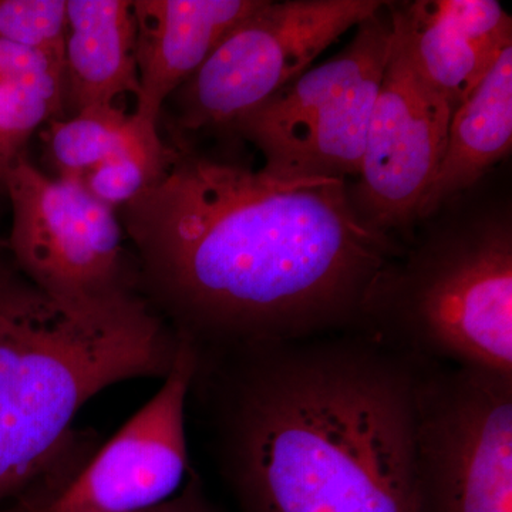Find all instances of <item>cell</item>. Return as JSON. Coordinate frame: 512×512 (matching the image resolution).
I'll list each match as a JSON object with an SVG mask.
<instances>
[{
    "instance_id": "9c48e42d",
    "label": "cell",
    "mask_w": 512,
    "mask_h": 512,
    "mask_svg": "<svg viewBox=\"0 0 512 512\" xmlns=\"http://www.w3.org/2000/svg\"><path fill=\"white\" fill-rule=\"evenodd\" d=\"M453 110L421 79L393 28L350 204L359 220L380 234L409 242L417 212L447 146Z\"/></svg>"
},
{
    "instance_id": "277c9868",
    "label": "cell",
    "mask_w": 512,
    "mask_h": 512,
    "mask_svg": "<svg viewBox=\"0 0 512 512\" xmlns=\"http://www.w3.org/2000/svg\"><path fill=\"white\" fill-rule=\"evenodd\" d=\"M355 332L423 362L512 376V202L484 181L417 222Z\"/></svg>"
},
{
    "instance_id": "5bb4252c",
    "label": "cell",
    "mask_w": 512,
    "mask_h": 512,
    "mask_svg": "<svg viewBox=\"0 0 512 512\" xmlns=\"http://www.w3.org/2000/svg\"><path fill=\"white\" fill-rule=\"evenodd\" d=\"M512 148V45L453 113L446 150L417 222L483 183Z\"/></svg>"
},
{
    "instance_id": "8992f818",
    "label": "cell",
    "mask_w": 512,
    "mask_h": 512,
    "mask_svg": "<svg viewBox=\"0 0 512 512\" xmlns=\"http://www.w3.org/2000/svg\"><path fill=\"white\" fill-rule=\"evenodd\" d=\"M387 3L264 0L165 101L171 138L187 141L201 131L228 133L241 117L312 67L340 37Z\"/></svg>"
},
{
    "instance_id": "d6986e66",
    "label": "cell",
    "mask_w": 512,
    "mask_h": 512,
    "mask_svg": "<svg viewBox=\"0 0 512 512\" xmlns=\"http://www.w3.org/2000/svg\"><path fill=\"white\" fill-rule=\"evenodd\" d=\"M0 82L32 87L64 106L63 62L47 53L0 39Z\"/></svg>"
},
{
    "instance_id": "e0dca14e",
    "label": "cell",
    "mask_w": 512,
    "mask_h": 512,
    "mask_svg": "<svg viewBox=\"0 0 512 512\" xmlns=\"http://www.w3.org/2000/svg\"><path fill=\"white\" fill-rule=\"evenodd\" d=\"M67 0H0V39L62 60Z\"/></svg>"
},
{
    "instance_id": "3957f363",
    "label": "cell",
    "mask_w": 512,
    "mask_h": 512,
    "mask_svg": "<svg viewBox=\"0 0 512 512\" xmlns=\"http://www.w3.org/2000/svg\"><path fill=\"white\" fill-rule=\"evenodd\" d=\"M178 343L140 293L70 308L13 271L0 285V503L45 470L84 404L167 376Z\"/></svg>"
},
{
    "instance_id": "6da1fadb",
    "label": "cell",
    "mask_w": 512,
    "mask_h": 512,
    "mask_svg": "<svg viewBox=\"0 0 512 512\" xmlns=\"http://www.w3.org/2000/svg\"><path fill=\"white\" fill-rule=\"evenodd\" d=\"M160 180L121 208L138 292L198 348L353 332L396 238L357 217L348 184L279 183L170 143Z\"/></svg>"
},
{
    "instance_id": "8fae6325",
    "label": "cell",
    "mask_w": 512,
    "mask_h": 512,
    "mask_svg": "<svg viewBox=\"0 0 512 512\" xmlns=\"http://www.w3.org/2000/svg\"><path fill=\"white\" fill-rule=\"evenodd\" d=\"M389 10L414 69L453 113L512 45V19L497 0L390 2Z\"/></svg>"
},
{
    "instance_id": "9a60e30c",
    "label": "cell",
    "mask_w": 512,
    "mask_h": 512,
    "mask_svg": "<svg viewBox=\"0 0 512 512\" xmlns=\"http://www.w3.org/2000/svg\"><path fill=\"white\" fill-rule=\"evenodd\" d=\"M43 140L55 177L79 181L109 158L156 143L161 137L158 127L144 124L113 104L50 121Z\"/></svg>"
},
{
    "instance_id": "ac0fdd59",
    "label": "cell",
    "mask_w": 512,
    "mask_h": 512,
    "mask_svg": "<svg viewBox=\"0 0 512 512\" xmlns=\"http://www.w3.org/2000/svg\"><path fill=\"white\" fill-rule=\"evenodd\" d=\"M64 106L40 90L0 82V151L10 161L25 153L30 138L50 121L64 119Z\"/></svg>"
},
{
    "instance_id": "30bf717a",
    "label": "cell",
    "mask_w": 512,
    "mask_h": 512,
    "mask_svg": "<svg viewBox=\"0 0 512 512\" xmlns=\"http://www.w3.org/2000/svg\"><path fill=\"white\" fill-rule=\"evenodd\" d=\"M197 363V346L180 338L173 367L156 396L79 476L29 511L140 512L173 498L188 470L185 402Z\"/></svg>"
},
{
    "instance_id": "4fadbf2b",
    "label": "cell",
    "mask_w": 512,
    "mask_h": 512,
    "mask_svg": "<svg viewBox=\"0 0 512 512\" xmlns=\"http://www.w3.org/2000/svg\"><path fill=\"white\" fill-rule=\"evenodd\" d=\"M137 23L128 0H67L64 109L70 116L137 97Z\"/></svg>"
},
{
    "instance_id": "7a4b0ae2",
    "label": "cell",
    "mask_w": 512,
    "mask_h": 512,
    "mask_svg": "<svg viewBox=\"0 0 512 512\" xmlns=\"http://www.w3.org/2000/svg\"><path fill=\"white\" fill-rule=\"evenodd\" d=\"M197 350L239 512H423L412 356L359 332Z\"/></svg>"
},
{
    "instance_id": "44dd1931",
    "label": "cell",
    "mask_w": 512,
    "mask_h": 512,
    "mask_svg": "<svg viewBox=\"0 0 512 512\" xmlns=\"http://www.w3.org/2000/svg\"><path fill=\"white\" fill-rule=\"evenodd\" d=\"M6 251H8V245H6V241L0 239V284H2V282L8 278L10 272H12V269L8 268V265L5 264V259H3Z\"/></svg>"
},
{
    "instance_id": "7402d4cb",
    "label": "cell",
    "mask_w": 512,
    "mask_h": 512,
    "mask_svg": "<svg viewBox=\"0 0 512 512\" xmlns=\"http://www.w3.org/2000/svg\"><path fill=\"white\" fill-rule=\"evenodd\" d=\"M10 163H12V161H10L8 157L3 156L2 151H0V185L3 183V177H5L6 170H8Z\"/></svg>"
},
{
    "instance_id": "7c38bea8",
    "label": "cell",
    "mask_w": 512,
    "mask_h": 512,
    "mask_svg": "<svg viewBox=\"0 0 512 512\" xmlns=\"http://www.w3.org/2000/svg\"><path fill=\"white\" fill-rule=\"evenodd\" d=\"M264 0H136V119L158 127L165 101Z\"/></svg>"
},
{
    "instance_id": "ffe728a7",
    "label": "cell",
    "mask_w": 512,
    "mask_h": 512,
    "mask_svg": "<svg viewBox=\"0 0 512 512\" xmlns=\"http://www.w3.org/2000/svg\"><path fill=\"white\" fill-rule=\"evenodd\" d=\"M140 512H218L202 493L197 478L192 477L190 483L181 488L177 494L165 503Z\"/></svg>"
},
{
    "instance_id": "2e32d148",
    "label": "cell",
    "mask_w": 512,
    "mask_h": 512,
    "mask_svg": "<svg viewBox=\"0 0 512 512\" xmlns=\"http://www.w3.org/2000/svg\"><path fill=\"white\" fill-rule=\"evenodd\" d=\"M171 153V144L163 140L144 144L97 165L79 183L101 204L121 210L160 180Z\"/></svg>"
},
{
    "instance_id": "ba28073f",
    "label": "cell",
    "mask_w": 512,
    "mask_h": 512,
    "mask_svg": "<svg viewBox=\"0 0 512 512\" xmlns=\"http://www.w3.org/2000/svg\"><path fill=\"white\" fill-rule=\"evenodd\" d=\"M2 185L12 208L8 251L40 292L70 308L140 293L117 211L79 181L52 177L23 153L9 164Z\"/></svg>"
},
{
    "instance_id": "52a82bcc",
    "label": "cell",
    "mask_w": 512,
    "mask_h": 512,
    "mask_svg": "<svg viewBox=\"0 0 512 512\" xmlns=\"http://www.w3.org/2000/svg\"><path fill=\"white\" fill-rule=\"evenodd\" d=\"M421 511L512 512V376L417 360Z\"/></svg>"
},
{
    "instance_id": "5b68a950",
    "label": "cell",
    "mask_w": 512,
    "mask_h": 512,
    "mask_svg": "<svg viewBox=\"0 0 512 512\" xmlns=\"http://www.w3.org/2000/svg\"><path fill=\"white\" fill-rule=\"evenodd\" d=\"M390 2L360 23L345 49L309 67L228 131L251 143L259 173L279 183L357 177L393 42Z\"/></svg>"
}]
</instances>
